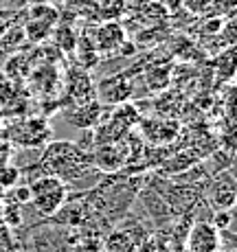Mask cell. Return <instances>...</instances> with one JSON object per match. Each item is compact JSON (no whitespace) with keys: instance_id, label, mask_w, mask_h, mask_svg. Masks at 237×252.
<instances>
[{"instance_id":"6da1fadb","label":"cell","mask_w":237,"mask_h":252,"mask_svg":"<svg viewBox=\"0 0 237 252\" xmlns=\"http://www.w3.org/2000/svg\"><path fill=\"white\" fill-rule=\"evenodd\" d=\"M31 187V204L40 215H55L66 202V182L57 176H42Z\"/></svg>"},{"instance_id":"7a4b0ae2","label":"cell","mask_w":237,"mask_h":252,"mask_svg":"<svg viewBox=\"0 0 237 252\" xmlns=\"http://www.w3.org/2000/svg\"><path fill=\"white\" fill-rule=\"evenodd\" d=\"M189 252H220L222 250V232L211 221H196L187 237Z\"/></svg>"},{"instance_id":"3957f363","label":"cell","mask_w":237,"mask_h":252,"mask_svg":"<svg viewBox=\"0 0 237 252\" xmlns=\"http://www.w3.org/2000/svg\"><path fill=\"white\" fill-rule=\"evenodd\" d=\"M125 42V31L119 22H103L95 33L93 44L97 53H114Z\"/></svg>"},{"instance_id":"277c9868","label":"cell","mask_w":237,"mask_h":252,"mask_svg":"<svg viewBox=\"0 0 237 252\" xmlns=\"http://www.w3.org/2000/svg\"><path fill=\"white\" fill-rule=\"evenodd\" d=\"M95 164L105 173H112V171H119L125 162V152L114 143H105V145H99L95 149Z\"/></svg>"},{"instance_id":"5b68a950","label":"cell","mask_w":237,"mask_h":252,"mask_svg":"<svg viewBox=\"0 0 237 252\" xmlns=\"http://www.w3.org/2000/svg\"><path fill=\"white\" fill-rule=\"evenodd\" d=\"M101 101L105 103H125L132 94V81L128 77H114L99 86Z\"/></svg>"},{"instance_id":"8992f818","label":"cell","mask_w":237,"mask_h":252,"mask_svg":"<svg viewBox=\"0 0 237 252\" xmlns=\"http://www.w3.org/2000/svg\"><path fill=\"white\" fill-rule=\"evenodd\" d=\"M99 114H101V105L97 101H88V103H81L79 110H75L68 116V121L79 129H93L99 123Z\"/></svg>"},{"instance_id":"52a82bcc","label":"cell","mask_w":237,"mask_h":252,"mask_svg":"<svg viewBox=\"0 0 237 252\" xmlns=\"http://www.w3.org/2000/svg\"><path fill=\"white\" fill-rule=\"evenodd\" d=\"M235 206V184L233 180L217 182L211 191V208L213 211H233Z\"/></svg>"},{"instance_id":"ba28073f","label":"cell","mask_w":237,"mask_h":252,"mask_svg":"<svg viewBox=\"0 0 237 252\" xmlns=\"http://www.w3.org/2000/svg\"><path fill=\"white\" fill-rule=\"evenodd\" d=\"M24 42H27V37H24L22 24H11V27H9L2 35H0V51L9 53V55L20 53V48L24 46Z\"/></svg>"},{"instance_id":"9c48e42d","label":"cell","mask_w":237,"mask_h":252,"mask_svg":"<svg viewBox=\"0 0 237 252\" xmlns=\"http://www.w3.org/2000/svg\"><path fill=\"white\" fill-rule=\"evenodd\" d=\"M22 29H24L27 42H31V44H42V42L53 33L55 24H48V22H42V20H27L22 24Z\"/></svg>"},{"instance_id":"30bf717a","label":"cell","mask_w":237,"mask_h":252,"mask_svg":"<svg viewBox=\"0 0 237 252\" xmlns=\"http://www.w3.org/2000/svg\"><path fill=\"white\" fill-rule=\"evenodd\" d=\"M24 18H27V20H42L48 24H57L60 11H57L55 7H51V4L40 2V4H31V7L24 9Z\"/></svg>"},{"instance_id":"8fae6325","label":"cell","mask_w":237,"mask_h":252,"mask_svg":"<svg viewBox=\"0 0 237 252\" xmlns=\"http://www.w3.org/2000/svg\"><path fill=\"white\" fill-rule=\"evenodd\" d=\"M128 9V0H99L97 11L105 22H117Z\"/></svg>"},{"instance_id":"7c38bea8","label":"cell","mask_w":237,"mask_h":252,"mask_svg":"<svg viewBox=\"0 0 237 252\" xmlns=\"http://www.w3.org/2000/svg\"><path fill=\"white\" fill-rule=\"evenodd\" d=\"M51 35L55 37V46L60 48V51L72 53L77 48V40H79V37L75 35V31H72L68 24H60V27H55Z\"/></svg>"},{"instance_id":"4fadbf2b","label":"cell","mask_w":237,"mask_h":252,"mask_svg":"<svg viewBox=\"0 0 237 252\" xmlns=\"http://www.w3.org/2000/svg\"><path fill=\"white\" fill-rule=\"evenodd\" d=\"M182 11L191 13V16H206L213 7V0H180Z\"/></svg>"},{"instance_id":"5bb4252c","label":"cell","mask_w":237,"mask_h":252,"mask_svg":"<svg viewBox=\"0 0 237 252\" xmlns=\"http://www.w3.org/2000/svg\"><path fill=\"white\" fill-rule=\"evenodd\" d=\"M20 182V169L13 164H4L0 167V187L2 189H13Z\"/></svg>"},{"instance_id":"9a60e30c","label":"cell","mask_w":237,"mask_h":252,"mask_svg":"<svg viewBox=\"0 0 237 252\" xmlns=\"http://www.w3.org/2000/svg\"><path fill=\"white\" fill-rule=\"evenodd\" d=\"M211 224H213L220 232H222V230H229L231 224H233V213H231V211H213Z\"/></svg>"},{"instance_id":"2e32d148","label":"cell","mask_w":237,"mask_h":252,"mask_svg":"<svg viewBox=\"0 0 237 252\" xmlns=\"http://www.w3.org/2000/svg\"><path fill=\"white\" fill-rule=\"evenodd\" d=\"M11 195H13V202L16 204H31V187L29 184H16L11 189Z\"/></svg>"},{"instance_id":"e0dca14e","label":"cell","mask_w":237,"mask_h":252,"mask_svg":"<svg viewBox=\"0 0 237 252\" xmlns=\"http://www.w3.org/2000/svg\"><path fill=\"white\" fill-rule=\"evenodd\" d=\"M22 224V213L20 204L11 202V206L4 208V226H20Z\"/></svg>"},{"instance_id":"ac0fdd59","label":"cell","mask_w":237,"mask_h":252,"mask_svg":"<svg viewBox=\"0 0 237 252\" xmlns=\"http://www.w3.org/2000/svg\"><path fill=\"white\" fill-rule=\"evenodd\" d=\"M204 27V33H211V35H215V33H222V27H224V20H222L220 16L213 18V20H209V22H204L202 24Z\"/></svg>"},{"instance_id":"d6986e66","label":"cell","mask_w":237,"mask_h":252,"mask_svg":"<svg viewBox=\"0 0 237 252\" xmlns=\"http://www.w3.org/2000/svg\"><path fill=\"white\" fill-rule=\"evenodd\" d=\"M119 53H121V55H123V57L134 55V53H136V44H132V42H128V40H125L123 44L119 46Z\"/></svg>"},{"instance_id":"ffe728a7","label":"cell","mask_w":237,"mask_h":252,"mask_svg":"<svg viewBox=\"0 0 237 252\" xmlns=\"http://www.w3.org/2000/svg\"><path fill=\"white\" fill-rule=\"evenodd\" d=\"M134 4H138V7H143V4H147V2H154V0H132Z\"/></svg>"},{"instance_id":"44dd1931","label":"cell","mask_w":237,"mask_h":252,"mask_svg":"<svg viewBox=\"0 0 237 252\" xmlns=\"http://www.w3.org/2000/svg\"><path fill=\"white\" fill-rule=\"evenodd\" d=\"M31 4H40V2H46V0H29Z\"/></svg>"}]
</instances>
